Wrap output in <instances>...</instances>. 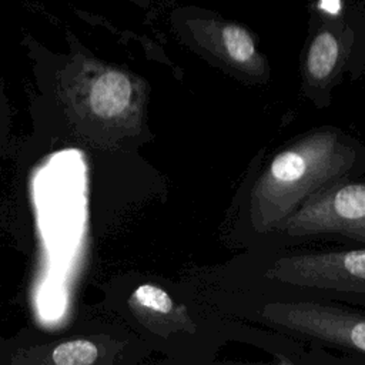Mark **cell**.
Masks as SVG:
<instances>
[{
    "mask_svg": "<svg viewBox=\"0 0 365 365\" xmlns=\"http://www.w3.org/2000/svg\"><path fill=\"white\" fill-rule=\"evenodd\" d=\"M247 184L238 214L244 242L259 245L307 200L365 173V145L342 130L324 125L298 135Z\"/></svg>",
    "mask_w": 365,
    "mask_h": 365,
    "instance_id": "1",
    "label": "cell"
},
{
    "mask_svg": "<svg viewBox=\"0 0 365 365\" xmlns=\"http://www.w3.org/2000/svg\"><path fill=\"white\" fill-rule=\"evenodd\" d=\"M133 98L131 78L120 70H107L93 83L90 90L91 110L104 118L124 114Z\"/></svg>",
    "mask_w": 365,
    "mask_h": 365,
    "instance_id": "7",
    "label": "cell"
},
{
    "mask_svg": "<svg viewBox=\"0 0 365 365\" xmlns=\"http://www.w3.org/2000/svg\"><path fill=\"white\" fill-rule=\"evenodd\" d=\"M98 351L96 345L86 339H76L60 344L53 351V362L57 365H90L96 362Z\"/></svg>",
    "mask_w": 365,
    "mask_h": 365,
    "instance_id": "9",
    "label": "cell"
},
{
    "mask_svg": "<svg viewBox=\"0 0 365 365\" xmlns=\"http://www.w3.org/2000/svg\"><path fill=\"white\" fill-rule=\"evenodd\" d=\"M365 51V17L355 10L315 11L301 58L302 91L318 106L329 101L354 57Z\"/></svg>",
    "mask_w": 365,
    "mask_h": 365,
    "instance_id": "5",
    "label": "cell"
},
{
    "mask_svg": "<svg viewBox=\"0 0 365 365\" xmlns=\"http://www.w3.org/2000/svg\"><path fill=\"white\" fill-rule=\"evenodd\" d=\"M235 311L278 332L365 355V312L329 299L235 294Z\"/></svg>",
    "mask_w": 365,
    "mask_h": 365,
    "instance_id": "3",
    "label": "cell"
},
{
    "mask_svg": "<svg viewBox=\"0 0 365 365\" xmlns=\"http://www.w3.org/2000/svg\"><path fill=\"white\" fill-rule=\"evenodd\" d=\"M133 299L143 311L157 317L160 321L167 319L173 331L181 329L185 334L197 331V324L190 315V307L185 304L178 305L163 287L141 284L134 289Z\"/></svg>",
    "mask_w": 365,
    "mask_h": 365,
    "instance_id": "8",
    "label": "cell"
},
{
    "mask_svg": "<svg viewBox=\"0 0 365 365\" xmlns=\"http://www.w3.org/2000/svg\"><path fill=\"white\" fill-rule=\"evenodd\" d=\"M269 252L255 278L257 282L271 284L269 289L278 292L265 294L365 305V247Z\"/></svg>",
    "mask_w": 365,
    "mask_h": 365,
    "instance_id": "2",
    "label": "cell"
},
{
    "mask_svg": "<svg viewBox=\"0 0 365 365\" xmlns=\"http://www.w3.org/2000/svg\"><path fill=\"white\" fill-rule=\"evenodd\" d=\"M173 20L182 41L211 63L242 80L269 78V64L245 26L192 6L178 9Z\"/></svg>",
    "mask_w": 365,
    "mask_h": 365,
    "instance_id": "6",
    "label": "cell"
},
{
    "mask_svg": "<svg viewBox=\"0 0 365 365\" xmlns=\"http://www.w3.org/2000/svg\"><path fill=\"white\" fill-rule=\"evenodd\" d=\"M325 235L365 244V180L346 178L312 195L261 244V251Z\"/></svg>",
    "mask_w": 365,
    "mask_h": 365,
    "instance_id": "4",
    "label": "cell"
}]
</instances>
